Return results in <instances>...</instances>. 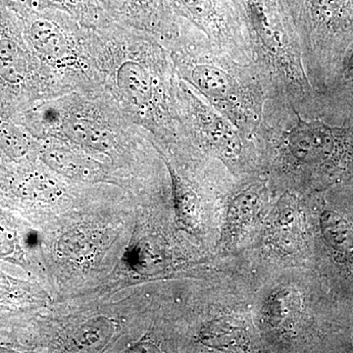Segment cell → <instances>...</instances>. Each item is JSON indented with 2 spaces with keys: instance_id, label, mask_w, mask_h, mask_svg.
Wrapping results in <instances>:
<instances>
[{
  "instance_id": "12",
  "label": "cell",
  "mask_w": 353,
  "mask_h": 353,
  "mask_svg": "<svg viewBox=\"0 0 353 353\" xmlns=\"http://www.w3.org/2000/svg\"><path fill=\"white\" fill-rule=\"evenodd\" d=\"M4 2L16 14L43 8L57 9L90 29L112 22L102 9L99 0H4Z\"/></svg>"
},
{
  "instance_id": "2",
  "label": "cell",
  "mask_w": 353,
  "mask_h": 353,
  "mask_svg": "<svg viewBox=\"0 0 353 353\" xmlns=\"http://www.w3.org/2000/svg\"><path fill=\"white\" fill-rule=\"evenodd\" d=\"M255 139L279 174L313 182L353 180V118L332 108L320 92L303 101L267 99Z\"/></svg>"
},
{
  "instance_id": "9",
  "label": "cell",
  "mask_w": 353,
  "mask_h": 353,
  "mask_svg": "<svg viewBox=\"0 0 353 353\" xmlns=\"http://www.w3.org/2000/svg\"><path fill=\"white\" fill-rule=\"evenodd\" d=\"M176 15L208 36L230 57L253 64L245 23L234 0H169Z\"/></svg>"
},
{
  "instance_id": "18",
  "label": "cell",
  "mask_w": 353,
  "mask_h": 353,
  "mask_svg": "<svg viewBox=\"0 0 353 353\" xmlns=\"http://www.w3.org/2000/svg\"><path fill=\"white\" fill-rule=\"evenodd\" d=\"M16 181L21 192L32 199L53 201L63 192V188L54 176L38 169L22 172Z\"/></svg>"
},
{
  "instance_id": "23",
  "label": "cell",
  "mask_w": 353,
  "mask_h": 353,
  "mask_svg": "<svg viewBox=\"0 0 353 353\" xmlns=\"http://www.w3.org/2000/svg\"><path fill=\"white\" fill-rule=\"evenodd\" d=\"M131 352H159L157 345H152V343H139L134 345L130 350Z\"/></svg>"
},
{
  "instance_id": "17",
  "label": "cell",
  "mask_w": 353,
  "mask_h": 353,
  "mask_svg": "<svg viewBox=\"0 0 353 353\" xmlns=\"http://www.w3.org/2000/svg\"><path fill=\"white\" fill-rule=\"evenodd\" d=\"M320 227L325 241L336 252L353 255V228L347 219L333 210H325Z\"/></svg>"
},
{
  "instance_id": "11",
  "label": "cell",
  "mask_w": 353,
  "mask_h": 353,
  "mask_svg": "<svg viewBox=\"0 0 353 353\" xmlns=\"http://www.w3.org/2000/svg\"><path fill=\"white\" fill-rule=\"evenodd\" d=\"M39 158L54 173L79 182H99L108 174L105 160L62 139H43Z\"/></svg>"
},
{
  "instance_id": "7",
  "label": "cell",
  "mask_w": 353,
  "mask_h": 353,
  "mask_svg": "<svg viewBox=\"0 0 353 353\" xmlns=\"http://www.w3.org/2000/svg\"><path fill=\"white\" fill-rule=\"evenodd\" d=\"M72 92L34 54L18 16L0 0V103L14 115L36 102Z\"/></svg>"
},
{
  "instance_id": "4",
  "label": "cell",
  "mask_w": 353,
  "mask_h": 353,
  "mask_svg": "<svg viewBox=\"0 0 353 353\" xmlns=\"http://www.w3.org/2000/svg\"><path fill=\"white\" fill-rule=\"evenodd\" d=\"M234 1L270 99L297 101L314 95L317 92L306 74L301 41L285 0Z\"/></svg>"
},
{
  "instance_id": "14",
  "label": "cell",
  "mask_w": 353,
  "mask_h": 353,
  "mask_svg": "<svg viewBox=\"0 0 353 353\" xmlns=\"http://www.w3.org/2000/svg\"><path fill=\"white\" fill-rule=\"evenodd\" d=\"M164 163L166 164L171 179L174 204L179 222L185 229H196L201 218L199 197L189 182L170 162L164 159Z\"/></svg>"
},
{
  "instance_id": "8",
  "label": "cell",
  "mask_w": 353,
  "mask_h": 353,
  "mask_svg": "<svg viewBox=\"0 0 353 353\" xmlns=\"http://www.w3.org/2000/svg\"><path fill=\"white\" fill-rule=\"evenodd\" d=\"M176 106L181 141L196 143L239 170L262 163L256 141L178 76Z\"/></svg>"
},
{
  "instance_id": "10",
  "label": "cell",
  "mask_w": 353,
  "mask_h": 353,
  "mask_svg": "<svg viewBox=\"0 0 353 353\" xmlns=\"http://www.w3.org/2000/svg\"><path fill=\"white\" fill-rule=\"evenodd\" d=\"M99 3L115 24L145 32L162 43L180 32L181 18L169 0H99Z\"/></svg>"
},
{
  "instance_id": "5",
  "label": "cell",
  "mask_w": 353,
  "mask_h": 353,
  "mask_svg": "<svg viewBox=\"0 0 353 353\" xmlns=\"http://www.w3.org/2000/svg\"><path fill=\"white\" fill-rule=\"evenodd\" d=\"M16 15L34 54L72 92L101 97L90 28L54 8Z\"/></svg>"
},
{
  "instance_id": "19",
  "label": "cell",
  "mask_w": 353,
  "mask_h": 353,
  "mask_svg": "<svg viewBox=\"0 0 353 353\" xmlns=\"http://www.w3.org/2000/svg\"><path fill=\"white\" fill-rule=\"evenodd\" d=\"M201 336L204 345L220 350H243L248 343L243 329L224 321L210 323L202 330Z\"/></svg>"
},
{
  "instance_id": "6",
  "label": "cell",
  "mask_w": 353,
  "mask_h": 353,
  "mask_svg": "<svg viewBox=\"0 0 353 353\" xmlns=\"http://www.w3.org/2000/svg\"><path fill=\"white\" fill-rule=\"evenodd\" d=\"M316 92L330 87L353 48V0H285Z\"/></svg>"
},
{
  "instance_id": "1",
  "label": "cell",
  "mask_w": 353,
  "mask_h": 353,
  "mask_svg": "<svg viewBox=\"0 0 353 353\" xmlns=\"http://www.w3.org/2000/svg\"><path fill=\"white\" fill-rule=\"evenodd\" d=\"M101 97L165 143L180 141L176 74L159 39L114 22L90 30Z\"/></svg>"
},
{
  "instance_id": "13",
  "label": "cell",
  "mask_w": 353,
  "mask_h": 353,
  "mask_svg": "<svg viewBox=\"0 0 353 353\" xmlns=\"http://www.w3.org/2000/svg\"><path fill=\"white\" fill-rule=\"evenodd\" d=\"M32 134L18 123L12 111L0 103V154L9 159H26L34 150Z\"/></svg>"
},
{
  "instance_id": "21",
  "label": "cell",
  "mask_w": 353,
  "mask_h": 353,
  "mask_svg": "<svg viewBox=\"0 0 353 353\" xmlns=\"http://www.w3.org/2000/svg\"><path fill=\"white\" fill-rule=\"evenodd\" d=\"M95 239L94 233L85 230H73L65 234L58 243L60 256L78 259L94 252Z\"/></svg>"
},
{
  "instance_id": "16",
  "label": "cell",
  "mask_w": 353,
  "mask_h": 353,
  "mask_svg": "<svg viewBox=\"0 0 353 353\" xmlns=\"http://www.w3.org/2000/svg\"><path fill=\"white\" fill-rule=\"evenodd\" d=\"M321 94L330 105L353 117V48L333 83Z\"/></svg>"
},
{
  "instance_id": "15",
  "label": "cell",
  "mask_w": 353,
  "mask_h": 353,
  "mask_svg": "<svg viewBox=\"0 0 353 353\" xmlns=\"http://www.w3.org/2000/svg\"><path fill=\"white\" fill-rule=\"evenodd\" d=\"M259 199V192L254 187H250L234 197L227 214L225 229V241L227 243L236 241L245 228L250 226L256 214Z\"/></svg>"
},
{
  "instance_id": "24",
  "label": "cell",
  "mask_w": 353,
  "mask_h": 353,
  "mask_svg": "<svg viewBox=\"0 0 353 353\" xmlns=\"http://www.w3.org/2000/svg\"><path fill=\"white\" fill-rule=\"evenodd\" d=\"M7 240H8V239H7L6 234L0 231V253L7 252V246H8V241H7Z\"/></svg>"
},
{
  "instance_id": "20",
  "label": "cell",
  "mask_w": 353,
  "mask_h": 353,
  "mask_svg": "<svg viewBox=\"0 0 353 353\" xmlns=\"http://www.w3.org/2000/svg\"><path fill=\"white\" fill-rule=\"evenodd\" d=\"M301 299L292 290H282L272 299L268 317L274 327L290 328L301 315Z\"/></svg>"
},
{
  "instance_id": "22",
  "label": "cell",
  "mask_w": 353,
  "mask_h": 353,
  "mask_svg": "<svg viewBox=\"0 0 353 353\" xmlns=\"http://www.w3.org/2000/svg\"><path fill=\"white\" fill-rule=\"evenodd\" d=\"M112 325L104 319L92 320L77 331L74 343L80 350L102 347L112 336Z\"/></svg>"
},
{
  "instance_id": "3",
  "label": "cell",
  "mask_w": 353,
  "mask_h": 353,
  "mask_svg": "<svg viewBox=\"0 0 353 353\" xmlns=\"http://www.w3.org/2000/svg\"><path fill=\"white\" fill-rule=\"evenodd\" d=\"M162 43L176 76L255 139L265 103L270 99V90L256 65L234 59L182 18L178 36Z\"/></svg>"
}]
</instances>
